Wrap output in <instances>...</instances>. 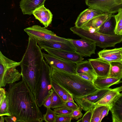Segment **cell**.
Listing matches in <instances>:
<instances>
[{
  "mask_svg": "<svg viewBox=\"0 0 122 122\" xmlns=\"http://www.w3.org/2000/svg\"><path fill=\"white\" fill-rule=\"evenodd\" d=\"M6 93L10 112L16 117L17 122L43 121V115L34 96L23 79L9 84Z\"/></svg>",
  "mask_w": 122,
  "mask_h": 122,
  "instance_id": "6da1fadb",
  "label": "cell"
},
{
  "mask_svg": "<svg viewBox=\"0 0 122 122\" xmlns=\"http://www.w3.org/2000/svg\"><path fill=\"white\" fill-rule=\"evenodd\" d=\"M44 60L37 41L29 37L25 52L20 62L22 78L30 90L36 91Z\"/></svg>",
  "mask_w": 122,
  "mask_h": 122,
  "instance_id": "7a4b0ae2",
  "label": "cell"
},
{
  "mask_svg": "<svg viewBox=\"0 0 122 122\" xmlns=\"http://www.w3.org/2000/svg\"><path fill=\"white\" fill-rule=\"evenodd\" d=\"M51 79L70 94L73 97H79L91 93L97 88L93 83L76 74L52 68Z\"/></svg>",
  "mask_w": 122,
  "mask_h": 122,
  "instance_id": "3957f363",
  "label": "cell"
},
{
  "mask_svg": "<svg viewBox=\"0 0 122 122\" xmlns=\"http://www.w3.org/2000/svg\"><path fill=\"white\" fill-rule=\"evenodd\" d=\"M51 69L52 67L44 60L37 85L36 97L39 107L43 105L53 91L51 84Z\"/></svg>",
  "mask_w": 122,
  "mask_h": 122,
  "instance_id": "277c9868",
  "label": "cell"
},
{
  "mask_svg": "<svg viewBox=\"0 0 122 122\" xmlns=\"http://www.w3.org/2000/svg\"><path fill=\"white\" fill-rule=\"evenodd\" d=\"M77 35L82 38L94 42L96 46L102 48L114 47L116 44L122 41L121 35H111L92 32L82 28L79 29Z\"/></svg>",
  "mask_w": 122,
  "mask_h": 122,
  "instance_id": "5b68a950",
  "label": "cell"
},
{
  "mask_svg": "<svg viewBox=\"0 0 122 122\" xmlns=\"http://www.w3.org/2000/svg\"><path fill=\"white\" fill-rule=\"evenodd\" d=\"M24 30L29 37L36 41H55L65 42L69 41L68 38L58 36L45 27L37 25L26 28Z\"/></svg>",
  "mask_w": 122,
  "mask_h": 122,
  "instance_id": "8992f818",
  "label": "cell"
},
{
  "mask_svg": "<svg viewBox=\"0 0 122 122\" xmlns=\"http://www.w3.org/2000/svg\"><path fill=\"white\" fill-rule=\"evenodd\" d=\"M85 3L89 8L104 13H115L122 8V0H85Z\"/></svg>",
  "mask_w": 122,
  "mask_h": 122,
  "instance_id": "52a82bcc",
  "label": "cell"
},
{
  "mask_svg": "<svg viewBox=\"0 0 122 122\" xmlns=\"http://www.w3.org/2000/svg\"><path fill=\"white\" fill-rule=\"evenodd\" d=\"M111 89H98L87 95L79 97H73L80 108L87 111L94 107L96 103L103 97Z\"/></svg>",
  "mask_w": 122,
  "mask_h": 122,
  "instance_id": "ba28073f",
  "label": "cell"
},
{
  "mask_svg": "<svg viewBox=\"0 0 122 122\" xmlns=\"http://www.w3.org/2000/svg\"><path fill=\"white\" fill-rule=\"evenodd\" d=\"M46 61L52 68L76 74V63L43 53Z\"/></svg>",
  "mask_w": 122,
  "mask_h": 122,
  "instance_id": "9c48e42d",
  "label": "cell"
},
{
  "mask_svg": "<svg viewBox=\"0 0 122 122\" xmlns=\"http://www.w3.org/2000/svg\"><path fill=\"white\" fill-rule=\"evenodd\" d=\"M76 49V52L83 57H90L95 54L96 44L94 42L82 38L75 40L68 38Z\"/></svg>",
  "mask_w": 122,
  "mask_h": 122,
  "instance_id": "30bf717a",
  "label": "cell"
},
{
  "mask_svg": "<svg viewBox=\"0 0 122 122\" xmlns=\"http://www.w3.org/2000/svg\"><path fill=\"white\" fill-rule=\"evenodd\" d=\"M16 68H0V87H5L7 84L13 83L20 79L21 73Z\"/></svg>",
  "mask_w": 122,
  "mask_h": 122,
  "instance_id": "8fae6325",
  "label": "cell"
},
{
  "mask_svg": "<svg viewBox=\"0 0 122 122\" xmlns=\"http://www.w3.org/2000/svg\"><path fill=\"white\" fill-rule=\"evenodd\" d=\"M43 49L51 55L76 64L84 60L83 57L76 52L48 48H45Z\"/></svg>",
  "mask_w": 122,
  "mask_h": 122,
  "instance_id": "7c38bea8",
  "label": "cell"
},
{
  "mask_svg": "<svg viewBox=\"0 0 122 122\" xmlns=\"http://www.w3.org/2000/svg\"><path fill=\"white\" fill-rule=\"evenodd\" d=\"M37 41L38 45L41 49L48 48L76 52L75 47L69 41L67 42L55 41Z\"/></svg>",
  "mask_w": 122,
  "mask_h": 122,
  "instance_id": "4fadbf2b",
  "label": "cell"
},
{
  "mask_svg": "<svg viewBox=\"0 0 122 122\" xmlns=\"http://www.w3.org/2000/svg\"><path fill=\"white\" fill-rule=\"evenodd\" d=\"M97 77H107L110 68V62L98 57L88 59Z\"/></svg>",
  "mask_w": 122,
  "mask_h": 122,
  "instance_id": "5bb4252c",
  "label": "cell"
},
{
  "mask_svg": "<svg viewBox=\"0 0 122 122\" xmlns=\"http://www.w3.org/2000/svg\"><path fill=\"white\" fill-rule=\"evenodd\" d=\"M104 13L98 10L88 8L80 13L75 23V26L81 28L92 19Z\"/></svg>",
  "mask_w": 122,
  "mask_h": 122,
  "instance_id": "9a60e30c",
  "label": "cell"
},
{
  "mask_svg": "<svg viewBox=\"0 0 122 122\" xmlns=\"http://www.w3.org/2000/svg\"><path fill=\"white\" fill-rule=\"evenodd\" d=\"M99 57L109 62L122 61V47L104 49L98 53Z\"/></svg>",
  "mask_w": 122,
  "mask_h": 122,
  "instance_id": "2e32d148",
  "label": "cell"
},
{
  "mask_svg": "<svg viewBox=\"0 0 122 122\" xmlns=\"http://www.w3.org/2000/svg\"><path fill=\"white\" fill-rule=\"evenodd\" d=\"M33 14L35 18L46 28L51 23L53 15L50 11L44 6V5L35 10Z\"/></svg>",
  "mask_w": 122,
  "mask_h": 122,
  "instance_id": "e0dca14e",
  "label": "cell"
},
{
  "mask_svg": "<svg viewBox=\"0 0 122 122\" xmlns=\"http://www.w3.org/2000/svg\"><path fill=\"white\" fill-rule=\"evenodd\" d=\"M46 0H21L20 6L24 15H31L37 8L44 5Z\"/></svg>",
  "mask_w": 122,
  "mask_h": 122,
  "instance_id": "ac0fdd59",
  "label": "cell"
},
{
  "mask_svg": "<svg viewBox=\"0 0 122 122\" xmlns=\"http://www.w3.org/2000/svg\"><path fill=\"white\" fill-rule=\"evenodd\" d=\"M111 14L104 13L92 19L82 27L92 32H98L101 26Z\"/></svg>",
  "mask_w": 122,
  "mask_h": 122,
  "instance_id": "d6986e66",
  "label": "cell"
},
{
  "mask_svg": "<svg viewBox=\"0 0 122 122\" xmlns=\"http://www.w3.org/2000/svg\"><path fill=\"white\" fill-rule=\"evenodd\" d=\"M113 122H122V94H120L110 107Z\"/></svg>",
  "mask_w": 122,
  "mask_h": 122,
  "instance_id": "ffe728a7",
  "label": "cell"
},
{
  "mask_svg": "<svg viewBox=\"0 0 122 122\" xmlns=\"http://www.w3.org/2000/svg\"><path fill=\"white\" fill-rule=\"evenodd\" d=\"M118 87L111 89L100 100L96 103L94 107L96 106H107L110 107L113 102L120 94Z\"/></svg>",
  "mask_w": 122,
  "mask_h": 122,
  "instance_id": "44dd1931",
  "label": "cell"
},
{
  "mask_svg": "<svg viewBox=\"0 0 122 122\" xmlns=\"http://www.w3.org/2000/svg\"><path fill=\"white\" fill-rule=\"evenodd\" d=\"M116 24L114 15L111 14L100 27L98 32L109 35H115Z\"/></svg>",
  "mask_w": 122,
  "mask_h": 122,
  "instance_id": "7402d4cb",
  "label": "cell"
},
{
  "mask_svg": "<svg viewBox=\"0 0 122 122\" xmlns=\"http://www.w3.org/2000/svg\"><path fill=\"white\" fill-rule=\"evenodd\" d=\"M121 80L113 77H97L93 83L98 89L109 88L112 85L122 83Z\"/></svg>",
  "mask_w": 122,
  "mask_h": 122,
  "instance_id": "603a6c76",
  "label": "cell"
},
{
  "mask_svg": "<svg viewBox=\"0 0 122 122\" xmlns=\"http://www.w3.org/2000/svg\"><path fill=\"white\" fill-rule=\"evenodd\" d=\"M110 68L108 77L122 79V61L110 62Z\"/></svg>",
  "mask_w": 122,
  "mask_h": 122,
  "instance_id": "cb8c5ba5",
  "label": "cell"
},
{
  "mask_svg": "<svg viewBox=\"0 0 122 122\" xmlns=\"http://www.w3.org/2000/svg\"><path fill=\"white\" fill-rule=\"evenodd\" d=\"M76 74L86 73H96L91 63L88 60L83 61L76 63Z\"/></svg>",
  "mask_w": 122,
  "mask_h": 122,
  "instance_id": "d4e9b609",
  "label": "cell"
},
{
  "mask_svg": "<svg viewBox=\"0 0 122 122\" xmlns=\"http://www.w3.org/2000/svg\"><path fill=\"white\" fill-rule=\"evenodd\" d=\"M105 106L98 105L94 107L91 122H101L103 109Z\"/></svg>",
  "mask_w": 122,
  "mask_h": 122,
  "instance_id": "484cf974",
  "label": "cell"
},
{
  "mask_svg": "<svg viewBox=\"0 0 122 122\" xmlns=\"http://www.w3.org/2000/svg\"><path fill=\"white\" fill-rule=\"evenodd\" d=\"M65 103V102L53 89L51 94V103L50 107L54 109L61 107L64 106Z\"/></svg>",
  "mask_w": 122,
  "mask_h": 122,
  "instance_id": "4316f807",
  "label": "cell"
},
{
  "mask_svg": "<svg viewBox=\"0 0 122 122\" xmlns=\"http://www.w3.org/2000/svg\"><path fill=\"white\" fill-rule=\"evenodd\" d=\"M116 21L115 30L116 35H122V8L119 9L118 13L114 15Z\"/></svg>",
  "mask_w": 122,
  "mask_h": 122,
  "instance_id": "83f0119b",
  "label": "cell"
},
{
  "mask_svg": "<svg viewBox=\"0 0 122 122\" xmlns=\"http://www.w3.org/2000/svg\"><path fill=\"white\" fill-rule=\"evenodd\" d=\"M0 116L11 115L9 108L8 99L6 95L4 99L2 102L0 104Z\"/></svg>",
  "mask_w": 122,
  "mask_h": 122,
  "instance_id": "f1b7e54d",
  "label": "cell"
},
{
  "mask_svg": "<svg viewBox=\"0 0 122 122\" xmlns=\"http://www.w3.org/2000/svg\"><path fill=\"white\" fill-rule=\"evenodd\" d=\"M46 108V113L43 115V120L46 122H55L56 114L51 107Z\"/></svg>",
  "mask_w": 122,
  "mask_h": 122,
  "instance_id": "f546056e",
  "label": "cell"
},
{
  "mask_svg": "<svg viewBox=\"0 0 122 122\" xmlns=\"http://www.w3.org/2000/svg\"><path fill=\"white\" fill-rule=\"evenodd\" d=\"M51 84L53 89L62 99L63 96L68 92L61 86L52 80Z\"/></svg>",
  "mask_w": 122,
  "mask_h": 122,
  "instance_id": "4dcf8cb0",
  "label": "cell"
},
{
  "mask_svg": "<svg viewBox=\"0 0 122 122\" xmlns=\"http://www.w3.org/2000/svg\"><path fill=\"white\" fill-rule=\"evenodd\" d=\"M53 110L56 115H71L73 111L65 106L54 108Z\"/></svg>",
  "mask_w": 122,
  "mask_h": 122,
  "instance_id": "1f68e13d",
  "label": "cell"
},
{
  "mask_svg": "<svg viewBox=\"0 0 122 122\" xmlns=\"http://www.w3.org/2000/svg\"><path fill=\"white\" fill-rule=\"evenodd\" d=\"M94 107L87 111L82 117L78 120L77 122H91Z\"/></svg>",
  "mask_w": 122,
  "mask_h": 122,
  "instance_id": "d6a6232c",
  "label": "cell"
},
{
  "mask_svg": "<svg viewBox=\"0 0 122 122\" xmlns=\"http://www.w3.org/2000/svg\"><path fill=\"white\" fill-rule=\"evenodd\" d=\"M77 75L83 79L93 83L97 77L96 73H86Z\"/></svg>",
  "mask_w": 122,
  "mask_h": 122,
  "instance_id": "836d02e7",
  "label": "cell"
},
{
  "mask_svg": "<svg viewBox=\"0 0 122 122\" xmlns=\"http://www.w3.org/2000/svg\"><path fill=\"white\" fill-rule=\"evenodd\" d=\"M73 119L70 115H56L55 122H70Z\"/></svg>",
  "mask_w": 122,
  "mask_h": 122,
  "instance_id": "e575fe53",
  "label": "cell"
},
{
  "mask_svg": "<svg viewBox=\"0 0 122 122\" xmlns=\"http://www.w3.org/2000/svg\"><path fill=\"white\" fill-rule=\"evenodd\" d=\"M81 110L79 107L78 108L73 111L71 115L73 119L77 120L82 116L83 114L81 112Z\"/></svg>",
  "mask_w": 122,
  "mask_h": 122,
  "instance_id": "d590c367",
  "label": "cell"
},
{
  "mask_svg": "<svg viewBox=\"0 0 122 122\" xmlns=\"http://www.w3.org/2000/svg\"><path fill=\"white\" fill-rule=\"evenodd\" d=\"M64 106L73 110L77 109L79 107V106L75 103L74 102L68 101H67L65 102Z\"/></svg>",
  "mask_w": 122,
  "mask_h": 122,
  "instance_id": "8d00e7d4",
  "label": "cell"
},
{
  "mask_svg": "<svg viewBox=\"0 0 122 122\" xmlns=\"http://www.w3.org/2000/svg\"><path fill=\"white\" fill-rule=\"evenodd\" d=\"M0 104L2 102L6 96V92L2 87H0Z\"/></svg>",
  "mask_w": 122,
  "mask_h": 122,
  "instance_id": "74e56055",
  "label": "cell"
},
{
  "mask_svg": "<svg viewBox=\"0 0 122 122\" xmlns=\"http://www.w3.org/2000/svg\"><path fill=\"white\" fill-rule=\"evenodd\" d=\"M51 94L48 97L43 104L44 106L46 108L50 107L51 103Z\"/></svg>",
  "mask_w": 122,
  "mask_h": 122,
  "instance_id": "f35d334b",
  "label": "cell"
},
{
  "mask_svg": "<svg viewBox=\"0 0 122 122\" xmlns=\"http://www.w3.org/2000/svg\"><path fill=\"white\" fill-rule=\"evenodd\" d=\"M4 119L7 122H17L16 117L12 115L7 116V117H4Z\"/></svg>",
  "mask_w": 122,
  "mask_h": 122,
  "instance_id": "ab89813d",
  "label": "cell"
},
{
  "mask_svg": "<svg viewBox=\"0 0 122 122\" xmlns=\"http://www.w3.org/2000/svg\"><path fill=\"white\" fill-rule=\"evenodd\" d=\"M72 96L68 92L67 94V101L74 102Z\"/></svg>",
  "mask_w": 122,
  "mask_h": 122,
  "instance_id": "60d3db41",
  "label": "cell"
},
{
  "mask_svg": "<svg viewBox=\"0 0 122 122\" xmlns=\"http://www.w3.org/2000/svg\"><path fill=\"white\" fill-rule=\"evenodd\" d=\"M0 122H4V117L3 116H0Z\"/></svg>",
  "mask_w": 122,
  "mask_h": 122,
  "instance_id": "b9f144b4",
  "label": "cell"
},
{
  "mask_svg": "<svg viewBox=\"0 0 122 122\" xmlns=\"http://www.w3.org/2000/svg\"><path fill=\"white\" fill-rule=\"evenodd\" d=\"M118 88L120 92L122 91V85L118 87ZM120 93L122 94V92Z\"/></svg>",
  "mask_w": 122,
  "mask_h": 122,
  "instance_id": "7bdbcfd3",
  "label": "cell"
}]
</instances>
